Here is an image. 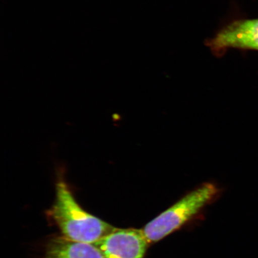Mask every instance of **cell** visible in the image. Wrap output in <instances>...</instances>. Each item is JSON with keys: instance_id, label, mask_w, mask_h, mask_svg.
Segmentation results:
<instances>
[{"instance_id": "6da1fadb", "label": "cell", "mask_w": 258, "mask_h": 258, "mask_svg": "<svg viewBox=\"0 0 258 258\" xmlns=\"http://www.w3.org/2000/svg\"><path fill=\"white\" fill-rule=\"evenodd\" d=\"M67 169L57 164L55 170L56 198L48 217L69 239L94 244L111 233L114 227L89 214L77 202L66 179Z\"/></svg>"}, {"instance_id": "7a4b0ae2", "label": "cell", "mask_w": 258, "mask_h": 258, "mask_svg": "<svg viewBox=\"0 0 258 258\" xmlns=\"http://www.w3.org/2000/svg\"><path fill=\"white\" fill-rule=\"evenodd\" d=\"M221 189L215 183L205 182L180 199L145 226L148 243L153 244L179 230L217 198Z\"/></svg>"}, {"instance_id": "3957f363", "label": "cell", "mask_w": 258, "mask_h": 258, "mask_svg": "<svg viewBox=\"0 0 258 258\" xmlns=\"http://www.w3.org/2000/svg\"><path fill=\"white\" fill-rule=\"evenodd\" d=\"M206 44L217 56H223L230 48L258 51V18L230 22Z\"/></svg>"}, {"instance_id": "277c9868", "label": "cell", "mask_w": 258, "mask_h": 258, "mask_svg": "<svg viewBox=\"0 0 258 258\" xmlns=\"http://www.w3.org/2000/svg\"><path fill=\"white\" fill-rule=\"evenodd\" d=\"M93 244L105 258H144L150 244L142 229L115 228Z\"/></svg>"}, {"instance_id": "5b68a950", "label": "cell", "mask_w": 258, "mask_h": 258, "mask_svg": "<svg viewBox=\"0 0 258 258\" xmlns=\"http://www.w3.org/2000/svg\"><path fill=\"white\" fill-rule=\"evenodd\" d=\"M44 258H105L94 244L57 236L48 241Z\"/></svg>"}]
</instances>
